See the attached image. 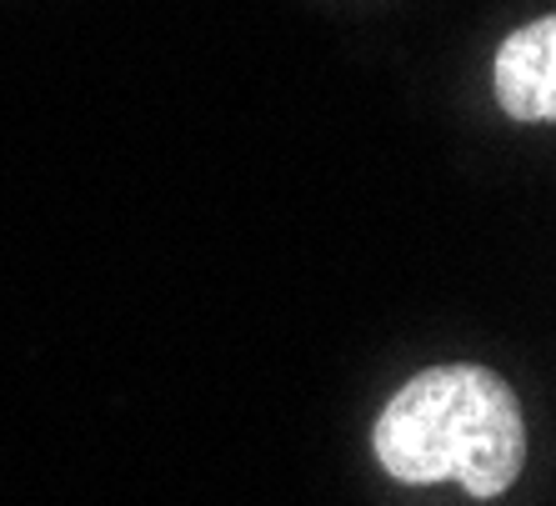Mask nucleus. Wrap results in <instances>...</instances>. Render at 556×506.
<instances>
[{
    "instance_id": "obj_1",
    "label": "nucleus",
    "mask_w": 556,
    "mask_h": 506,
    "mask_svg": "<svg viewBox=\"0 0 556 506\" xmlns=\"http://www.w3.org/2000/svg\"><path fill=\"white\" fill-rule=\"evenodd\" d=\"M376 461L396 481H462L471 496H502L527 461L517 391L486 366H431L412 377L371 431Z\"/></svg>"
},
{
    "instance_id": "obj_2",
    "label": "nucleus",
    "mask_w": 556,
    "mask_h": 506,
    "mask_svg": "<svg viewBox=\"0 0 556 506\" xmlns=\"http://www.w3.org/2000/svg\"><path fill=\"white\" fill-rule=\"evenodd\" d=\"M496 101L511 121H552L556 116V21L542 15L511 30L492 65Z\"/></svg>"
}]
</instances>
